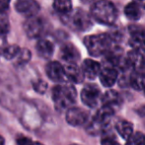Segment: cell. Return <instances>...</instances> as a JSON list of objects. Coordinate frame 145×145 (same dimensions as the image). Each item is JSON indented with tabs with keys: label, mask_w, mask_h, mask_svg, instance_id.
<instances>
[{
	"label": "cell",
	"mask_w": 145,
	"mask_h": 145,
	"mask_svg": "<svg viewBox=\"0 0 145 145\" xmlns=\"http://www.w3.org/2000/svg\"><path fill=\"white\" fill-rule=\"evenodd\" d=\"M54 8L58 13L67 15L72 11V2L71 0H54Z\"/></svg>",
	"instance_id": "ffe728a7"
},
{
	"label": "cell",
	"mask_w": 145,
	"mask_h": 145,
	"mask_svg": "<svg viewBox=\"0 0 145 145\" xmlns=\"http://www.w3.org/2000/svg\"><path fill=\"white\" fill-rule=\"evenodd\" d=\"M129 29V44L133 48V50H142L145 46V30L135 26H131Z\"/></svg>",
	"instance_id": "9c48e42d"
},
{
	"label": "cell",
	"mask_w": 145,
	"mask_h": 145,
	"mask_svg": "<svg viewBox=\"0 0 145 145\" xmlns=\"http://www.w3.org/2000/svg\"><path fill=\"white\" fill-rule=\"evenodd\" d=\"M81 1L86 4H93V3H95L96 1H98V0H81Z\"/></svg>",
	"instance_id": "f546056e"
},
{
	"label": "cell",
	"mask_w": 145,
	"mask_h": 145,
	"mask_svg": "<svg viewBox=\"0 0 145 145\" xmlns=\"http://www.w3.org/2000/svg\"><path fill=\"white\" fill-rule=\"evenodd\" d=\"M81 70H82L84 77H86L88 79H95L101 71V65H100L99 62L95 60L85 59L82 63Z\"/></svg>",
	"instance_id": "5bb4252c"
},
{
	"label": "cell",
	"mask_w": 145,
	"mask_h": 145,
	"mask_svg": "<svg viewBox=\"0 0 145 145\" xmlns=\"http://www.w3.org/2000/svg\"><path fill=\"white\" fill-rule=\"evenodd\" d=\"M101 101L103 106L110 108V109H112L115 112L118 109H120L122 104V99L120 97V95L118 92L114 91V90H109V91L106 92L103 97H102Z\"/></svg>",
	"instance_id": "8fae6325"
},
{
	"label": "cell",
	"mask_w": 145,
	"mask_h": 145,
	"mask_svg": "<svg viewBox=\"0 0 145 145\" xmlns=\"http://www.w3.org/2000/svg\"><path fill=\"white\" fill-rule=\"evenodd\" d=\"M31 56H32V54H31V52L28 50V48H22V50H20L18 56H16V61H17V64L18 65L27 64V63L30 61Z\"/></svg>",
	"instance_id": "603a6c76"
},
{
	"label": "cell",
	"mask_w": 145,
	"mask_h": 145,
	"mask_svg": "<svg viewBox=\"0 0 145 145\" xmlns=\"http://www.w3.org/2000/svg\"><path fill=\"white\" fill-rule=\"evenodd\" d=\"M88 113L81 108H69L66 112V121L70 125L80 126L83 125L88 120Z\"/></svg>",
	"instance_id": "ba28073f"
},
{
	"label": "cell",
	"mask_w": 145,
	"mask_h": 145,
	"mask_svg": "<svg viewBox=\"0 0 145 145\" xmlns=\"http://www.w3.org/2000/svg\"><path fill=\"white\" fill-rule=\"evenodd\" d=\"M129 85L135 90H143V87L145 85V75L141 71L134 70L130 74Z\"/></svg>",
	"instance_id": "d6986e66"
},
{
	"label": "cell",
	"mask_w": 145,
	"mask_h": 145,
	"mask_svg": "<svg viewBox=\"0 0 145 145\" xmlns=\"http://www.w3.org/2000/svg\"><path fill=\"white\" fill-rule=\"evenodd\" d=\"M100 81L105 87H112L118 80V70L114 67L105 66L99 73Z\"/></svg>",
	"instance_id": "4fadbf2b"
},
{
	"label": "cell",
	"mask_w": 145,
	"mask_h": 145,
	"mask_svg": "<svg viewBox=\"0 0 145 145\" xmlns=\"http://www.w3.org/2000/svg\"><path fill=\"white\" fill-rule=\"evenodd\" d=\"M60 57L68 64H76V62L80 58V54L72 44H65L64 46H61Z\"/></svg>",
	"instance_id": "7c38bea8"
},
{
	"label": "cell",
	"mask_w": 145,
	"mask_h": 145,
	"mask_svg": "<svg viewBox=\"0 0 145 145\" xmlns=\"http://www.w3.org/2000/svg\"><path fill=\"white\" fill-rule=\"evenodd\" d=\"M102 145H120L113 137H105L102 140Z\"/></svg>",
	"instance_id": "83f0119b"
},
{
	"label": "cell",
	"mask_w": 145,
	"mask_h": 145,
	"mask_svg": "<svg viewBox=\"0 0 145 145\" xmlns=\"http://www.w3.org/2000/svg\"><path fill=\"white\" fill-rule=\"evenodd\" d=\"M116 128L118 134L125 140L133 133V125H132L131 122L127 121V120H118L116 124Z\"/></svg>",
	"instance_id": "e0dca14e"
},
{
	"label": "cell",
	"mask_w": 145,
	"mask_h": 145,
	"mask_svg": "<svg viewBox=\"0 0 145 145\" xmlns=\"http://www.w3.org/2000/svg\"><path fill=\"white\" fill-rule=\"evenodd\" d=\"M34 145H42V144L40 143V142H34Z\"/></svg>",
	"instance_id": "d6a6232c"
},
{
	"label": "cell",
	"mask_w": 145,
	"mask_h": 145,
	"mask_svg": "<svg viewBox=\"0 0 145 145\" xmlns=\"http://www.w3.org/2000/svg\"><path fill=\"white\" fill-rule=\"evenodd\" d=\"M91 16L98 23L110 26L115 23L118 11L113 2L109 0H98L92 5Z\"/></svg>",
	"instance_id": "6da1fadb"
},
{
	"label": "cell",
	"mask_w": 145,
	"mask_h": 145,
	"mask_svg": "<svg viewBox=\"0 0 145 145\" xmlns=\"http://www.w3.org/2000/svg\"><path fill=\"white\" fill-rule=\"evenodd\" d=\"M134 3H136L141 9H145V0H133Z\"/></svg>",
	"instance_id": "f1b7e54d"
},
{
	"label": "cell",
	"mask_w": 145,
	"mask_h": 145,
	"mask_svg": "<svg viewBox=\"0 0 145 145\" xmlns=\"http://www.w3.org/2000/svg\"><path fill=\"white\" fill-rule=\"evenodd\" d=\"M11 0H0V12H5L9 9V4Z\"/></svg>",
	"instance_id": "4316f807"
},
{
	"label": "cell",
	"mask_w": 145,
	"mask_h": 145,
	"mask_svg": "<svg viewBox=\"0 0 145 145\" xmlns=\"http://www.w3.org/2000/svg\"><path fill=\"white\" fill-rule=\"evenodd\" d=\"M71 145H78V144H71Z\"/></svg>",
	"instance_id": "d590c367"
},
{
	"label": "cell",
	"mask_w": 145,
	"mask_h": 145,
	"mask_svg": "<svg viewBox=\"0 0 145 145\" xmlns=\"http://www.w3.org/2000/svg\"><path fill=\"white\" fill-rule=\"evenodd\" d=\"M111 36L108 34L87 36L84 39V44L88 52L92 56H100L107 54L112 44Z\"/></svg>",
	"instance_id": "3957f363"
},
{
	"label": "cell",
	"mask_w": 145,
	"mask_h": 145,
	"mask_svg": "<svg viewBox=\"0 0 145 145\" xmlns=\"http://www.w3.org/2000/svg\"><path fill=\"white\" fill-rule=\"evenodd\" d=\"M141 52H143V54H144V56H145V46H144L143 48H142V50H141Z\"/></svg>",
	"instance_id": "836d02e7"
},
{
	"label": "cell",
	"mask_w": 145,
	"mask_h": 145,
	"mask_svg": "<svg viewBox=\"0 0 145 145\" xmlns=\"http://www.w3.org/2000/svg\"><path fill=\"white\" fill-rule=\"evenodd\" d=\"M68 15V24L77 31H87L92 27V20L87 12L81 9L71 11Z\"/></svg>",
	"instance_id": "277c9868"
},
{
	"label": "cell",
	"mask_w": 145,
	"mask_h": 145,
	"mask_svg": "<svg viewBox=\"0 0 145 145\" xmlns=\"http://www.w3.org/2000/svg\"><path fill=\"white\" fill-rule=\"evenodd\" d=\"M76 90L71 84L56 85L52 89V100L57 110H63L73 105L76 101Z\"/></svg>",
	"instance_id": "7a4b0ae2"
},
{
	"label": "cell",
	"mask_w": 145,
	"mask_h": 145,
	"mask_svg": "<svg viewBox=\"0 0 145 145\" xmlns=\"http://www.w3.org/2000/svg\"><path fill=\"white\" fill-rule=\"evenodd\" d=\"M20 50H21V48L18 46H16V44L7 46L2 48L1 52H0V54H2L6 59H13L18 56Z\"/></svg>",
	"instance_id": "44dd1931"
},
{
	"label": "cell",
	"mask_w": 145,
	"mask_h": 145,
	"mask_svg": "<svg viewBox=\"0 0 145 145\" xmlns=\"http://www.w3.org/2000/svg\"><path fill=\"white\" fill-rule=\"evenodd\" d=\"M24 31L30 39H38L44 33V23L40 17L28 18L24 24Z\"/></svg>",
	"instance_id": "8992f818"
},
{
	"label": "cell",
	"mask_w": 145,
	"mask_h": 145,
	"mask_svg": "<svg viewBox=\"0 0 145 145\" xmlns=\"http://www.w3.org/2000/svg\"><path fill=\"white\" fill-rule=\"evenodd\" d=\"M10 31V22L5 12H0V35H6Z\"/></svg>",
	"instance_id": "cb8c5ba5"
},
{
	"label": "cell",
	"mask_w": 145,
	"mask_h": 145,
	"mask_svg": "<svg viewBox=\"0 0 145 145\" xmlns=\"http://www.w3.org/2000/svg\"><path fill=\"white\" fill-rule=\"evenodd\" d=\"M5 144V140H4L3 136L0 135V145H4Z\"/></svg>",
	"instance_id": "4dcf8cb0"
},
{
	"label": "cell",
	"mask_w": 145,
	"mask_h": 145,
	"mask_svg": "<svg viewBox=\"0 0 145 145\" xmlns=\"http://www.w3.org/2000/svg\"><path fill=\"white\" fill-rule=\"evenodd\" d=\"M143 90H144V94H145V85H144V87H143Z\"/></svg>",
	"instance_id": "e575fe53"
},
{
	"label": "cell",
	"mask_w": 145,
	"mask_h": 145,
	"mask_svg": "<svg viewBox=\"0 0 145 145\" xmlns=\"http://www.w3.org/2000/svg\"><path fill=\"white\" fill-rule=\"evenodd\" d=\"M124 14L126 18L131 21H137L142 16V9L134 2L128 3L124 8Z\"/></svg>",
	"instance_id": "ac0fdd59"
},
{
	"label": "cell",
	"mask_w": 145,
	"mask_h": 145,
	"mask_svg": "<svg viewBox=\"0 0 145 145\" xmlns=\"http://www.w3.org/2000/svg\"><path fill=\"white\" fill-rule=\"evenodd\" d=\"M32 84H33V88H34L35 91L38 92V93H40V94H44V92H46V88H48V84H46L44 80H42V79H39V80H37V81H34Z\"/></svg>",
	"instance_id": "d4e9b609"
},
{
	"label": "cell",
	"mask_w": 145,
	"mask_h": 145,
	"mask_svg": "<svg viewBox=\"0 0 145 145\" xmlns=\"http://www.w3.org/2000/svg\"><path fill=\"white\" fill-rule=\"evenodd\" d=\"M15 9L28 19V18L36 17L40 12V7L36 0H18L15 4Z\"/></svg>",
	"instance_id": "52a82bcc"
},
{
	"label": "cell",
	"mask_w": 145,
	"mask_h": 145,
	"mask_svg": "<svg viewBox=\"0 0 145 145\" xmlns=\"http://www.w3.org/2000/svg\"><path fill=\"white\" fill-rule=\"evenodd\" d=\"M101 99V90L95 84H88L82 89L81 100L83 104L89 108H94L98 105Z\"/></svg>",
	"instance_id": "5b68a950"
},
{
	"label": "cell",
	"mask_w": 145,
	"mask_h": 145,
	"mask_svg": "<svg viewBox=\"0 0 145 145\" xmlns=\"http://www.w3.org/2000/svg\"><path fill=\"white\" fill-rule=\"evenodd\" d=\"M36 50H37V52H38L39 56H42V58L48 59L52 57V54H54V46L50 40L42 39V40H40L37 42Z\"/></svg>",
	"instance_id": "2e32d148"
},
{
	"label": "cell",
	"mask_w": 145,
	"mask_h": 145,
	"mask_svg": "<svg viewBox=\"0 0 145 145\" xmlns=\"http://www.w3.org/2000/svg\"><path fill=\"white\" fill-rule=\"evenodd\" d=\"M46 72L48 78L54 82H63L65 79L64 67L57 61H52L48 63L46 67Z\"/></svg>",
	"instance_id": "30bf717a"
},
{
	"label": "cell",
	"mask_w": 145,
	"mask_h": 145,
	"mask_svg": "<svg viewBox=\"0 0 145 145\" xmlns=\"http://www.w3.org/2000/svg\"><path fill=\"white\" fill-rule=\"evenodd\" d=\"M64 67L65 78L73 83H81L84 80V75L82 70L76 64H67Z\"/></svg>",
	"instance_id": "9a60e30c"
},
{
	"label": "cell",
	"mask_w": 145,
	"mask_h": 145,
	"mask_svg": "<svg viewBox=\"0 0 145 145\" xmlns=\"http://www.w3.org/2000/svg\"><path fill=\"white\" fill-rule=\"evenodd\" d=\"M140 71H141V72H142V73H143V74L145 75V61H144V64H143V67H142V69H141V70H140Z\"/></svg>",
	"instance_id": "1f68e13d"
},
{
	"label": "cell",
	"mask_w": 145,
	"mask_h": 145,
	"mask_svg": "<svg viewBox=\"0 0 145 145\" xmlns=\"http://www.w3.org/2000/svg\"><path fill=\"white\" fill-rule=\"evenodd\" d=\"M17 143L18 145H34V142L28 137L25 136H20L17 138Z\"/></svg>",
	"instance_id": "484cf974"
},
{
	"label": "cell",
	"mask_w": 145,
	"mask_h": 145,
	"mask_svg": "<svg viewBox=\"0 0 145 145\" xmlns=\"http://www.w3.org/2000/svg\"><path fill=\"white\" fill-rule=\"evenodd\" d=\"M125 145H145V135L141 132L132 133L126 139Z\"/></svg>",
	"instance_id": "7402d4cb"
}]
</instances>
